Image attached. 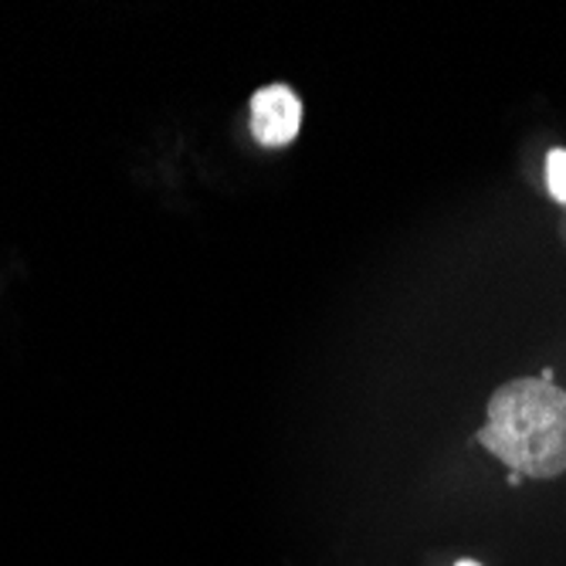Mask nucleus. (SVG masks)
<instances>
[{"label": "nucleus", "instance_id": "nucleus-1", "mask_svg": "<svg viewBox=\"0 0 566 566\" xmlns=\"http://www.w3.org/2000/svg\"><path fill=\"white\" fill-rule=\"evenodd\" d=\"M479 444L523 479H556L566 472V390L523 377L502 384L492 400Z\"/></svg>", "mask_w": 566, "mask_h": 566}, {"label": "nucleus", "instance_id": "nucleus-2", "mask_svg": "<svg viewBox=\"0 0 566 566\" xmlns=\"http://www.w3.org/2000/svg\"><path fill=\"white\" fill-rule=\"evenodd\" d=\"M302 129V98L289 85H265L251 95V136L262 146H289Z\"/></svg>", "mask_w": 566, "mask_h": 566}, {"label": "nucleus", "instance_id": "nucleus-3", "mask_svg": "<svg viewBox=\"0 0 566 566\" xmlns=\"http://www.w3.org/2000/svg\"><path fill=\"white\" fill-rule=\"evenodd\" d=\"M546 184L553 200L566 203V149H553L546 157Z\"/></svg>", "mask_w": 566, "mask_h": 566}, {"label": "nucleus", "instance_id": "nucleus-4", "mask_svg": "<svg viewBox=\"0 0 566 566\" xmlns=\"http://www.w3.org/2000/svg\"><path fill=\"white\" fill-rule=\"evenodd\" d=\"M454 566H479L475 559H461V563H454Z\"/></svg>", "mask_w": 566, "mask_h": 566}]
</instances>
